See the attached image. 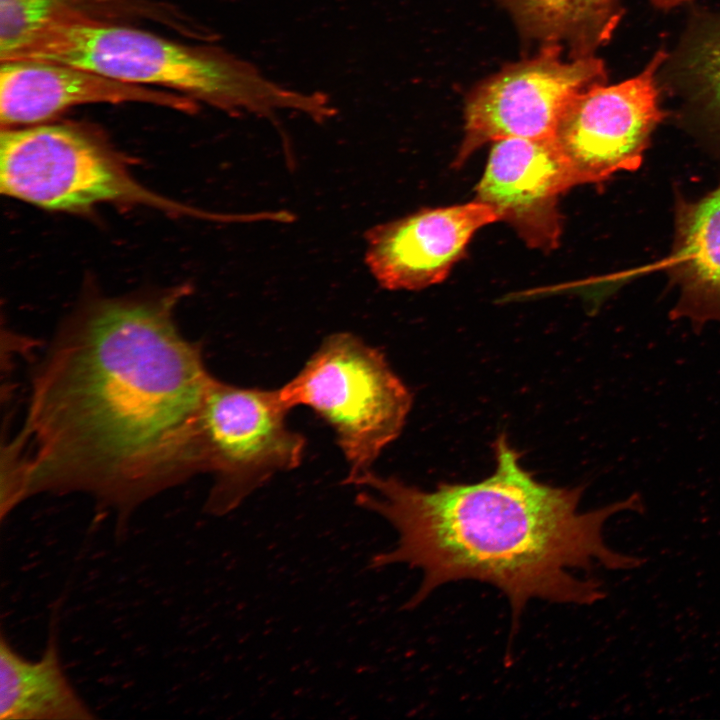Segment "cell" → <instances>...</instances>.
Masks as SVG:
<instances>
[{"label":"cell","instance_id":"1","mask_svg":"<svg viewBox=\"0 0 720 720\" xmlns=\"http://www.w3.org/2000/svg\"><path fill=\"white\" fill-rule=\"evenodd\" d=\"M181 294L96 299L62 326L36 368L1 497L81 492L120 522L201 472L200 420L214 378L173 318Z\"/></svg>","mask_w":720,"mask_h":720},{"label":"cell","instance_id":"2","mask_svg":"<svg viewBox=\"0 0 720 720\" xmlns=\"http://www.w3.org/2000/svg\"><path fill=\"white\" fill-rule=\"evenodd\" d=\"M494 452L493 473L471 484L440 483L427 491L372 471L354 483L362 488L357 505L383 517L398 534L369 567L406 564L422 573L405 609L444 584L474 580L507 597L515 627L530 600L589 605L605 597L600 581L575 576V569L588 571L595 562L631 569L645 562L610 549L602 535L612 515L644 511L640 494L582 513L583 486L539 482L522 467L505 434Z\"/></svg>","mask_w":720,"mask_h":720},{"label":"cell","instance_id":"3","mask_svg":"<svg viewBox=\"0 0 720 720\" xmlns=\"http://www.w3.org/2000/svg\"><path fill=\"white\" fill-rule=\"evenodd\" d=\"M22 59L82 67L231 113L267 116L288 109L316 117L322 108L319 95L281 87L223 51L173 41L123 22L81 19L52 25L4 60Z\"/></svg>","mask_w":720,"mask_h":720},{"label":"cell","instance_id":"4","mask_svg":"<svg viewBox=\"0 0 720 720\" xmlns=\"http://www.w3.org/2000/svg\"><path fill=\"white\" fill-rule=\"evenodd\" d=\"M278 391L289 410L309 407L330 425L352 485L400 435L412 406L384 354L348 332L327 336Z\"/></svg>","mask_w":720,"mask_h":720},{"label":"cell","instance_id":"5","mask_svg":"<svg viewBox=\"0 0 720 720\" xmlns=\"http://www.w3.org/2000/svg\"><path fill=\"white\" fill-rule=\"evenodd\" d=\"M0 191L47 210L81 212L104 202L141 204L173 215L221 220L162 197L137 182L113 151L72 124L4 128Z\"/></svg>","mask_w":720,"mask_h":720},{"label":"cell","instance_id":"6","mask_svg":"<svg viewBox=\"0 0 720 720\" xmlns=\"http://www.w3.org/2000/svg\"><path fill=\"white\" fill-rule=\"evenodd\" d=\"M278 389L213 378L200 420L201 471L213 476L205 509L225 515L276 473L297 468L306 439L292 430Z\"/></svg>","mask_w":720,"mask_h":720},{"label":"cell","instance_id":"7","mask_svg":"<svg viewBox=\"0 0 720 720\" xmlns=\"http://www.w3.org/2000/svg\"><path fill=\"white\" fill-rule=\"evenodd\" d=\"M560 52L559 46H546L538 56L505 67L472 91L456 164L487 142L554 137L572 102L607 82L601 59L591 55L568 61Z\"/></svg>","mask_w":720,"mask_h":720},{"label":"cell","instance_id":"8","mask_svg":"<svg viewBox=\"0 0 720 720\" xmlns=\"http://www.w3.org/2000/svg\"><path fill=\"white\" fill-rule=\"evenodd\" d=\"M655 52L636 75L581 93L561 119L554 139L578 184L603 181L639 167L653 131L664 119Z\"/></svg>","mask_w":720,"mask_h":720},{"label":"cell","instance_id":"9","mask_svg":"<svg viewBox=\"0 0 720 720\" xmlns=\"http://www.w3.org/2000/svg\"><path fill=\"white\" fill-rule=\"evenodd\" d=\"M578 185L554 137L496 141L477 186V201L490 206L534 248L557 246L560 195Z\"/></svg>","mask_w":720,"mask_h":720},{"label":"cell","instance_id":"10","mask_svg":"<svg viewBox=\"0 0 720 720\" xmlns=\"http://www.w3.org/2000/svg\"><path fill=\"white\" fill-rule=\"evenodd\" d=\"M499 220L480 201L423 209L371 228L365 262L385 289L426 288L446 278L477 230Z\"/></svg>","mask_w":720,"mask_h":720},{"label":"cell","instance_id":"11","mask_svg":"<svg viewBox=\"0 0 720 720\" xmlns=\"http://www.w3.org/2000/svg\"><path fill=\"white\" fill-rule=\"evenodd\" d=\"M1 128L36 125L85 104L137 102L193 113L178 93L122 82L89 69L41 60L0 61Z\"/></svg>","mask_w":720,"mask_h":720},{"label":"cell","instance_id":"12","mask_svg":"<svg viewBox=\"0 0 720 720\" xmlns=\"http://www.w3.org/2000/svg\"><path fill=\"white\" fill-rule=\"evenodd\" d=\"M670 273L680 289L672 320H690L695 333L720 323V187L677 208Z\"/></svg>","mask_w":720,"mask_h":720},{"label":"cell","instance_id":"13","mask_svg":"<svg viewBox=\"0 0 720 720\" xmlns=\"http://www.w3.org/2000/svg\"><path fill=\"white\" fill-rule=\"evenodd\" d=\"M0 718L2 720H90L95 716L66 677L55 633L37 661L18 654L0 639Z\"/></svg>","mask_w":720,"mask_h":720},{"label":"cell","instance_id":"14","mask_svg":"<svg viewBox=\"0 0 720 720\" xmlns=\"http://www.w3.org/2000/svg\"><path fill=\"white\" fill-rule=\"evenodd\" d=\"M657 77L661 93L720 129V12L690 15Z\"/></svg>","mask_w":720,"mask_h":720},{"label":"cell","instance_id":"15","mask_svg":"<svg viewBox=\"0 0 720 720\" xmlns=\"http://www.w3.org/2000/svg\"><path fill=\"white\" fill-rule=\"evenodd\" d=\"M524 32L547 46L567 44L573 57L606 44L623 17L620 0H504Z\"/></svg>","mask_w":720,"mask_h":720},{"label":"cell","instance_id":"16","mask_svg":"<svg viewBox=\"0 0 720 720\" xmlns=\"http://www.w3.org/2000/svg\"><path fill=\"white\" fill-rule=\"evenodd\" d=\"M162 6L150 0H0V60L48 27L72 20L123 22L160 19Z\"/></svg>","mask_w":720,"mask_h":720},{"label":"cell","instance_id":"17","mask_svg":"<svg viewBox=\"0 0 720 720\" xmlns=\"http://www.w3.org/2000/svg\"><path fill=\"white\" fill-rule=\"evenodd\" d=\"M658 9L669 10L692 0H650Z\"/></svg>","mask_w":720,"mask_h":720}]
</instances>
